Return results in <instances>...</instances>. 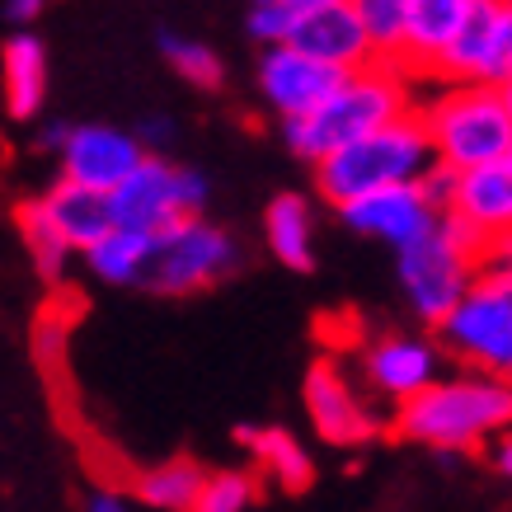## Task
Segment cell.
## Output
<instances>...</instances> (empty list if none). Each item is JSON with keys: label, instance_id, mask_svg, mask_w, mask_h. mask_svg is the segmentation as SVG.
Masks as SVG:
<instances>
[{"label": "cell", "instance_id": "1", "mask_svg": "<svg viewBox=\"0 0 512 512\" xmlns=\"http://www.w3.org/2000/svg\"><path fill=\"white\" fill-rule=\"evenodd\" d=\"M409 109H414V76L395 62H367L357 71H343L315 109L282 118V141L292 156L315 165L329 151L367 137L372 127L390 123Z\"/></svg>", "mask_w": 512, "mask_h": 512}, {"label": "cell", "instance_id": "2", "mask_svg": "<svg viewBox=\"0 0 512 512\" xmlns=\"http://www.w3.org/2000/svg\"><path fill=\"white\" fill-rule=\"evenodd\" d=\"M512 423V381L489 372L437 376L433 386L395 404V433L433 451H470L484 447L494 433Z\"/></svg>", "mask_w": 512, "mask_h": 512}, {"label": "cell", "instance_id": "3", "mask_svg": "<svg viewBox=\"0 0 512 512\" xmlns=\"http://www.w3.org/2000/svg\"><path fill=\"white\" fill-rule=\"evenodd\" d=\"M428 165H433V146H428L419 113L409 109L390 123L372 127L367 137L329 151L325 160H315V193L329 207H343V202L362 198L372 188L419 184Z\"/></svg>", "mask_w": 512, "mask_h": 512}, {"label": "cell", "instance_id": "4", "mask_svg": "<svg viewBox=\"0 0 512 512\" xmlns=\"http://www.w3.org/2000/svg\"><path fill=\"white\" fill-rule=\"evenodd\" d=\"M480 249L484 235L451 212H437L428 231L395 249L400 292L409 301V311L428 329H437V320L470 292V282L480 278Z\"/></svg>", "mask_w": 512, "mask_h": 512}, {"label": "cell", "instance_id": "5", "mask_svg": "<svg viewBox=\"0 0 512 512\" xmlns=\"http://www.w3.org/2000/svg\"><path fill=\"white\" fill-rule=\"evenodd\" d=\"M433 160L451 170H475L489 160L512 156V118L494 85H456L442 80L423 104H414Z\"/></svg>", "mask_w": 512, "mask_h": 512}, {"label": "cell", "instance_id": "6", "mask_svg": "<svg viewBox=\"0 0 512 512\" xmlns=\"http://www.w3.org/2000/svg\"><path fill=\"white\" fill-rule=\"evenodd\" d=\"M235 268H240V240L226 226L207 221V212H198L151 235L141 287L156 296H193L226 282Z\"/></svg>", "mask_w": 512, "mask_h": 512}, {"label": "cell", "instance_id": "7", "mask_svg": "<svg viewBox=\"0 0 512 512\" xmlns=\"http://www.w3.org/2000/svg\"><path fill=\"white\" fill-rule=\"evenodd\" d=\"M207 202H212L207 174L193 170V165H174L170 156L146 151V156L109 188V217H113V226L156 235V231H165V226H174L179 217L207 212Z\"/></svg>", "mask_w": 512, "mask_h": 512}, {"label": "cell", "instance_id": "8", "mask_svg": "<svg viewBox=\"0 0 512 512\" xmlns=\"http://www.w3.org/2000/svg\"><path fill=\"white\" fill-rule=\"evenodd\" d=\"M437 343L470 372L512 381V282H470V292L437 320Z\"/></svg>", "mask_w": 512, "mask_h": 512}, {"label": "cell", "instance_id": "9", "mask_svg": "<svg viewBox=\"0 0 512 512\" xmlns=\"http://www.w3.org/2000/svg\"><path fill=\"white\" fill-rule=\"evenodd\" d=\"M512 76V5L508 0H470L461 29L442 47L428 80L456 85H498Z\"/></svg>", "mask_w": 512, "mask_h": 512}, {"label": "cell", "instance_id": "10", "mask_svg": "<svg viewBox=\"0 0 512 512\" xmlns=\"http://www.w3.org/2000/svg\"><path fill=\"white\" fill-rule=\"evenodd\" d=\"M301 404H306V419H311L315 437L329 447H367L386 419L372 409L367 390L357 381L339 357H320L311 362V372L301 381Z\"/></svg>", "mask_w": 512, "mask_h": 512}, {"label": "cell", "instance_id": "11", "mask_svg": "<svg viewBox=\"0 0 512 512\" xmlns=\"http://www.w3.org/2000/svg\"><path fill=\"white\" fill-rule=\"evenodd\" d=\"M442 343L433 334H400V329H390V334H376V339L362 343V353H357V381L367 395L386 404H404L409 395H419L423 386H433L437 376H442Z\"/></svg>", "mask_w": 512, "mask_h": 512}, {"label": "cell", "instance_id": "12", "mask_svg": "<svg viewBox=\"0 0 512 512\" xmlns=\"http://www.w3.org/2000/svg\"><path fill=\"white\" fill-rule=\"evenodd\" d=\"M141 156L146 151H141L137 132L113 127V123H66L62 141L52 151L62 179H76V184L99 188V193H109Z\"/></svg>", "mask_w": 512, "mask_h": 512}, {"label": "cell", "instance_id": "13", "mask_svg": "<svg viewBox=\"0 0 512 512\" xmlns=\"http://www.w3.org/2000/svg\"><path fill=\"white\" fill-rule=\"evenodd\" d=\"M339 221L353 235H367V240H381V245L400 249L409 245L414 235H423L437 221V207L423 198L419 184H390V188H372L362 198L334 207Z\"/></svg>", "mask_w": 512, "mask_h": 512}, {"label": "cell", "instance_id": "14", "mask_svg": "<svg viewBox=\"0 0 512 512\" xmlns=\"http://www.w3.org/2000/svg\"><path fill=\"white\" fill-rule=\"evenodd\" d=\"M339 76L343 71L320 66L315 57H306V52H296V47H287V43L264 47V52H259V71H254L264 104L278 113V118H296V113L315 109V104L334 90Z\"/></svg>", "mask_w": 512, "mask_h": 512}, {"label": "cell", "instance_id": "15", "mask_svg": "<svg viewBox=\"0 0 512 512\" xmlns=\"http://www.w3.org/2000/svg\"><path fill=\"white\" fill-rule=\"evenodd\" d=\"M287 47L315 57L320 66H334V71H357V66L376 62L372 47H367V33L353 15V0L320 5V10H296L292 29H287Z\"/></svg>", "mask_w": 512, "mask_h": 512}, {"label": "cell", "instance_id": "16", "mask_svg": "<svg viewBox=\"0 0 512 512\" xmlns=\"http://www.w3.org/2000/svg\"><path fill=\"white\" fill-rule=\"evenodd\" d=\"M447 212L475 226L484 240L512 231V156L456 174V193H451Z\"/></svg>", "mask_w": 512, "mask_h": 512}, {"label": "cell", "instance_id": "17", "mask_svg": "<svg viewBox=\"0 0 512 512\" xmlns=\"http://www.w3.org/2000/svg\"><path fill=\"white\" fill-rule=\"evenodd\" d=\"M47 43L33 29H15L0 43V94L15 123H33L47 104Z\"/></svg>", "mask_w": 512, "mask_h": 512}, {"label": "cell", "instance_id": "18", "mask_svg": "<svg viewBox=\"0 0 512 512\" xmlns=\"http://www.w3.org/2000/svg\"><path fill=\"white\" fill-rule=\"evenodd\" d=\"M33 202H38V212L47 217V226L71 245V254H80L85 245H94V240L113 226L109 193L85 188V184H76V179H62V174H57L43 193H33Z\"/></svg>", "mask_w": 512, "mask_h": 512}, {"label": "cell", "instance_id": "19", "mask_svg": "<svg viewBox=\"0 0 512 512\" xmlns=\"http://www.w3.org/2000/svg\"><path fill=\"white\" fill-rule=\"evenodd\" d=\"M470 0H404V52L400 66L409 76H433L442 47L456 38Z\"/></svg>", "mask_w": 512, "mask_h": 512}, {"label": "cell", "instance_id": "20", "mask_svg": "<svg viewBox=\"0 0 512 512\" xmlns=\"http://www.w3.org/2000/svg\"><path fill=\"white\" fill-rule=\"evenodd\" d=\"M315 207L306 193H273L264 207V245L282 268L292 273H311L315 268Z\"/></svg>", "mask_w": 512, "mask_h": 512}, {"label": "cell", "instance_id": "21", "mask_svg": "<svg viewBox=\"0 0 512 512\" xmlns=\"http://www.w3.org/2000/svg\"><path fill=\"white\" fill-rule=\"evenodd\" d=\"M240 442L254 456V470L264 480H273L278 489H287V494H301L315 480L311 451L301 447V437H292L287 428H245Z\"/></svg>", "mask_w": 512, "mask_h": 512}, {"label": "cell", "instance_id": "22", "mask_svg": "<svg viewBox=\"0 0 512 512\" xmlns=\"http://www.w3.org/2000/svg\"><path fill=\"white\" fill-rule=\"evenodd\" d=\"M202 475H207V470H202L193 456H170V461H156V466L137 470L127 494L151 512H188L202 489Z\"/></svg>", "mask_w": 512, "mask_h": 512}, {"label": "cell", "instance_id": "23", "mask_svg": "<svg viewBox=\"0 0 512 512\" xmlns=\"http://www.w3.org/2000/svg\"><path fill=\"white\" fill-rule=\"evenodd\" d=\"M146 249H151V235L127 231V226H109L94 245L80 249V259L90 268V278L104 282V287H141Z\"/></svg>", "mask_w": 512, "mask_h": 512}, {"label": "cell", "instance_id": "24", "mask_svg": "<svg viewBox=\"0 0 512 512\" xmlns=\"http://www.w3.org/2000/svg\"><path fill=\"white\" fill-rule=\"evenodd\" d=\"M15 231L29 249V264L38 268V278L43 282H62L66 278V264H71V245H66L62 235L47 226V217L38 212V202L24 198L15 207Z\"/></svg>", "mask_w": 512, "mask_h": 512}, {"label": "cell", "instance_id": "25", "mask_svg": "<svg viewBox=\"0 0 512 512\" xmlns=\"http://www.w3.org/2000/svg\"><path fill=\"white\" fill-rule=\"evenodd\" d=\"M160 57L170 62V71L179 80H188L193 90H217L221 76H226V66H221V57L212 52L207 43H198V38H188V33H160Z\"/></svg>", "mask_w": 512, "mask_h": 512}, {"label": "cell", "instance_id": "26", "mask_svg": "<svg viewBox=\"0 0 512 512\" xmlns=\"http://www.w3.org/2000/svg\"><path fill=\"white\" fill-rule=\"evenodd\" d=\"M353 15L367 33L376 62H395L400 66L404 52V0H353Z\"/></svg>", "mask_w": 512, "mask_h": 512}, {"label": "cell", "instance_id": "27", "mask_svg": "<svg viewBox=\"0 0 512 512\" xmlns=\"http://www.w3.org/2000/svg\"><path fill=\"white\" fill-rule=\"evenodd\" d=\"M254 498H259V475L254 470H240V466L207 470L188 512H249Z\"/></svg>", "mask_w": 512, "mask_h": 512}, {"label": "cell", "instance_id": "28", "mask_svg": "<svg viewBox=\"0 0 512 512\" xmlns=\"http://www.w3.org/2000/svg\"><path fill=\"white\" fill-rule=\"evenodd\" d=\"M292 5H282V0H268V5H249V19H245V29L254 43H287V29H292Z\"/></svg>", "mask_w": 512, "mask_h": 512}, {"label": "cell", "instance_id": "29", "mask_svg": "<svg viewBox=\"0 0 512 512\" xmlns=\"http://www.w3.org/2000/svg\"><path fill=\"white\" fill-rule=\"evenodd\" d=\"M480 278L494 282H512V231L489 235L480 249Z\"/></svg>", "mask_w": 512, "mask_h": 512}, {"label": "cell", "instance_id": "30", "mask_svg": "<svg viewBox=\"0 0 512 512\" xmlns=\"http://www.w3.org/2000/svg\"><path fill=\"white\" fill-rule=\"evenodd\" d=\"M456 174H461V170H451V165H442V160H433V165H428V170H423L419 188H423V198L433 202L437 212H447L451 193H456Z\"/></svg>", "mask_w": 512, "mask_h": 512}, {"label": "cell", "instance_id": "31", "mask_svg": "<svg viewBox=\"0 0 512 512\" xmlns=\"http://www.w3.org/2000/svg\"><path fill=\"white\" fill-rule=\"evenodd\" d=\"M137 141H141V151L165 156V151L174 146V123L170 118H146V123H137Z\"/></svg>", "mask_w": 512, "mask_h": 512}, {"label": "cell", "instance_id": "32", "mask_svg": "<svg viewBox=\"0 0 512 512\" xmlns=\"http://www.w3.org/2000/svg\"><path fill=\"white\" fill-rule=\"evenodd\" d=\"M85 512H151V508H141L127 489H94L90 503H85Z\"/></svg>", "mask_w": 512, "mask_h": 512}, {"label": "cell", "instance_id": "33", "mask_svg": "<svg viewBox=\"0 0 512 512\" xmlns=\"http://www.w3.org/2000/svg\"><path fill=\"white\" fill-rule=\"evenodd\" d=\"M0 10H5V19H10V29H33V24L43 19L47 0H5Z\"/></svg>", "mask_w": 512, "mask_h": 512}, {"label": "cell", "instance_id": "34", "mask_svg": "<svg viewBox=\"0 0 512 512\" xmlns=\"http://www.w3.org/2000/svg\"><path fill=\"white\" fill-rule=\"evenodd\" d=\"M489 461H494L498 475H512V423L503 428V433L489 437Z\"/></svg>", "mask_w": 512, "mask_h": 512}, {"label": "cell", "instance_id": "35", "mask_svg": "<svg viewBox=\"0 0 512 512\" xmlns=\"http://www.w3.org/2000/svg\"><path fill=\"white\" fill-rule=\"evenodd\" d=\"M494 90H498V99H503V109H508V118H512V76H508V80H498Z\"/></svg>", "mask_w": 512, "mask_h": 512}, {"label": "cell", "instance_id": "36", "mask_svg": "<svg viewBox=\"0 0 512 512\" xmlns=\"http://www.w3.org/2000/svg\"><path fill=\"white\" fill-rule=\"evenodd\" d=\"M282 5H292V10H320V5H339V0H282Z\"/></svg>", "mask_w": 512, "mask_h": 512}, {"label": "cell", "instance_id": "37", "mask_svg": "<svg viewBox=\"0 0 512 512\" xmlns=\"http://www.w3.org/2000/svg\"><path fill=\"white\" fill-rule=\"evenodd\" d=\"M249 5H268V0H249Z\"/></svg>", "mask_w": 512, "mask_h": 512}, {"label": "cell", "instance_id": "38", "mask_svg": "<svg viewBox=\"0 0 512 512\" xmlns=\"http://www.w3.org/2000/svg\"><path fill=\"white\" fill-rule=\"evenodd\" d=\"M508 5H512V0H508Z\"/></svg>", "mask_w": 512, "mask_h": 512}]
</instances>
